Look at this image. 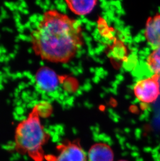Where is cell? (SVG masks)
<instances>
[{
	"mask_svg": "<svg viewBox=\"0 0 160 161\" xmlns=\"http://www.w3.org/2000/svg\"><path fill=\"white\" fill-rule=\"evenodd\" d=\"M35 54L53 63L68 62L83 45L80 22L57 10H48L31 34Z\"/></svg>",
	"mask_w": 160,
	"mask_h": 161,
	"instance_id": "6da1fadb",
	"label": "cell"
},
{
	"mask_svg": "<svg viewBox=\"0 0 160 161\" xmlns=\"http://www.w3.org/2000/svg\"><path fill=\"white\" fill-rule=\"evenodd\" d=\"M41 117L38 105H35L27 117L17 124L14 132L16 151L32 161H45L44 146L50 139Z\"/></svg>",
	"mask_w": 160,
	"mask_h": 161,
	"instance_id": "7a4b0ae2",
	"label": "cell"
},
{
	"mask_svg": "<svg viewBox=\"0 0 160 161\" xmlns=\"http://www.w3.org/2000/svg\"><path fill=\"white\" fill-rule=\"evenodd\" d=\"M56 154H46L45 161H88L79 142H67L56 147Z\"/></svg>",
	"mask_w": 160,
	"mask_h": 161,
	"instance_id": "3957f363",
	"label": "cell"
},
{
	"mask_svg": "<svg viewBox=\"0 0 160 161\" xmlns=\"http://www.w3.org/2000/svg\"><path fill=\"white\" fill-rule=\"evenodd\" d=\"M159 76L154 74L152 77L138 81L134 88V92L138 100L145 103L156 101L160 94Z\"/></svg>",
	"mask_w": 160,
	"mask_h": 161,
	"instance_id": "277c9868",
	"label": "cell"
},
{
	"mask_svg": "<svg viewBox=\"0 0 160 161\" xmlns=\"http://www.w3.org/2000/svg\"><path fill=\"white\" fill-rule=\"evenodd\" d=\"M59 79L56 73L46 66L40 68L35 75L36 85L45 92H51L56 89L60 82Z\"/></svg>",
	"mask_w": 160,
	"mask_h": 161,
	"instance_id": "5b68a950",
	"label": "cell"
},
{
	"mask_svg": "<svg viewBox=\"0 0 160 161\" xmlns=\"http://www.w3.org/2000/svg\"><path fill=\"white\" fill-rule=\"evenodd\" d=\"M145 36L147 41L153 49L160 47V14L148 18Z\"/></svg>",
	"mask_w": 160,
	"mask_h": 161,
	"instance_id": "8992f818",
	"label": "cell"
},
{
	"mask_svg": "<svg viewBox=\"0 0 160 161\" xmlns=\"http://www.w3.org/2000/svg\"><path fill=\"white\" fill-rule=\"evenodd\" d=\"M88 158L89 161H113L114 153L108 144L98 143L89 149Z\"/></svg>",
	"mask_w": 160,
	"mask_h": 161,
	"instance_id": "52a82bcc",
	"label": "cell"
},
{
	"mask_svg": "<svg viewBox=\"0 0 160 161\" xmlns=\"http://www.w3.org/2000/svg\"><path fill=\"white\" fill-rule=\"evenodd\" d=\"M68 8L74 14L84 15L89 14L96 5L97 1H66Z\"/></svg>",
	"mask_w": 160,
	"mask_h": 161,
	"instance_id": "ba28073f",
	"label": "cell"
},
{
	"mask_svg": "<svg viewBox=\"0 0 160 161\" xmlns=\"http://www.w3.org/2000/svg\"><path fill=\"white\" fill-rule=\"evenodd\" d=\"M147 64L150 70L157 75L160 79V47L154 49L148 56Z\"/></svg>",
	"mask_w": 160,
	"mask_h": 161,
	"instance_id": "9c48e42d",
	"label": "cell"
},
{
	"mask_svg": "<svg viewBox=\"0 0 160 161\" xmlns=\"http://www.w3.org/2000/svg\"><path fill=\"white\" fill-rule=\"evenodd\" d=\"M38 109L41 117H47L51 114V106L47 102H42L37 104Z\"/></svg>",
	"mask_w": 160,
	"mask_h": 161,
	"instance_id": "30bf717a",
	"label": "cell"
},
{
	"mask_svg": "<svg viewBox=\"0 0 160 161\" xmlns=\"http://www.w3.org/2000/svg\"><path fill=\"white\" fill-rule=\"evenodd\" d=\"M126 161V160H120V161Z\"/></svg>",
	"mask_w": 160,
	"mask_h": 161,
	"instance_id": "8fae6325",
	"label": "cell"
}]
</instances>
